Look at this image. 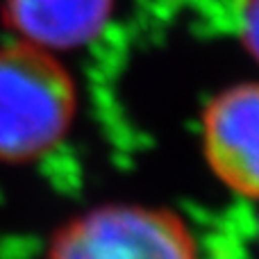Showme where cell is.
<instances>
[{"instance_id":"cell-2","label":"cell","mask_w":259,"mask_h":259,"mask_svg":"<svg viewBox=\"0 0 259 259\" xmlns=\"http://www.w3.org/2000/svg\"><path fill=\"white\" fill-rule=\"evenodd\" d=\"M48 259H200L196 237L164 207L109 202L71 219L53 237Z\"/></svg>"},{"instance_id":"cell-4","label":"cell","mask_w":259,"mask_h":259,"mask_svg":"<svg viewBox=\"0 0 259 259\" xmlns=\"http://www.w3.org/2000/svg\"><path fill=\"white\" fill-rule=\"evenodd\" d=\"M114 0H0V18L16 41L48 53L89 46L109 25Z\"/></svg>"},{"instance_id":"cell-1","label":"cell","mask_w":259,"mask_h":259,"mask_svg":"<svg viewBox=\"0 0 259 259\" xmlns=\"http://www.w3.org/2000/svg\"><path fill=\"white\" fill-rule=\"evenodd\" d=\"M77 112V87L55 53L0 46V161L30 164L62 143Z\"/></svg>"},{"instance_id":"cell-3","label":"cell","mask_w":259,"mask_h":259,"mask_svg":"<svg viewBox=\"0 0 259 259\" xmlns=\"http://www.w3.org/2000/svg\"><path fill=\"white\" fill-rule=\"evenodd\" d=\"M202 150L230 191L259 200V82L228 87L207 103Z\"/></svg>"},{"instance_id":"cell-5","label":"cell","mask_w":259,"mask_h":259,"mask_svg":"<svg viewBox=\"0 0 259 259\" xmlns=\"http://www.w3.org/2000/svg\"><path fill=\"white\" fill-rule=\"evenodd\" d=\"M239 32L248 53L259 62V0H239Z\"/></svg>"}]
</instances>
